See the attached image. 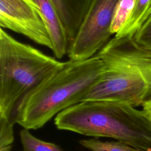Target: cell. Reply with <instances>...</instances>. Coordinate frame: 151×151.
Here are the masks:
<instances>
[{
  "instance_id": "6da1fadb",
  "label": "cell",
  "mask_w": 151,
  "mask_h": 151,
  "mask_svg": "<svg viewBox=\"0 0 151 151\" xmlns=\"http://www.w3.org/2000/svg\"><path fill=\"white\" fill-rule=\"evenodd\" d=\"M102 63L95 55L83 60H69L25 94L14 107L9 120L28 130L43 127L55 114L82 101L99 81Z\"/></svg>"
},
{
  "instance_id": "7a4b0ae2",
  "label": "cell",
  "mask_w": 151,
  "mask_h": 151,
  "mask_svg": "<svg viewBox=\"0 0 151 151\" xmlns=\"http://www.w3.org/2000/svg\"><path fill=\"white\" fill-rule=\"evenodd\" d=\"M96 55L102 63L101 77L82 101H118L136 107L151 98V50L134 35L110 38Z\"/></svg>"
},
{
  "instance_id": "2e32d148",
  "label": "cell",
  "mask_w": 151,
  "mask_h": 151,
  "mask_svg": "<svg viewBox=\"0 0 151 151\" xmlns=\"http://www.w3.org/2000/svg\"><path fill=\"white\" fill-rule=\"evenodd\" d=\"M151 15V2L148 6L147 12H146V20L148 18V17Z\"/></svg>"
},
{
  "instance_id": "e0dca14e",
  "label": "cell",
  "mask_w": 151,
  "mask_h": 151,
  "mask_svg": "<svg viewBox=\"0 0 151 151\" xmlns=\"http://www.w3.org/2000/svg\"><path fill=\"white\" fill-rule=\"evenodd\" d=\"M146 151H151V149H149L147 150Z\"/></svg>"
},
{
  "instance_id": "52a82bcc",
  "label": "cell",
  "mask_w": 151,
  "mask_h": 151,
  "mask_svg": "<svg viewBox=\"0 0 151 151\" xmlns=\"http://www.w3.org/2000/svg\"><path fill=\"white\" fill-rule=\"evenodd\" d=\"M32 1L45 21L52 44V51L57 59H61L68 54L70 43L57 12L50 0Z\"/></svg>"
},
{
  "instance_id": "277c9868",
  "label": "cell",
  "mask_w": 151,
  "mask_h": 151,
  "mask_svg": "<svg viewBox=\"0 0 151 151\" xmlns=\"http://www.w3.org/2000/svg\"><path fill=\"white\" fill-rule=\"evenodd\" d=\"M64 65L1 28L0 116L9 120L19 100Z\"/></svg>"
},
{
  "instance_id": "5bb4252c",
  "label": "cell",
  "mask_w": 151,
  "mask_h": 151,
  "mask_svg": "<svg viewBox=\"0 0 151 151\" xmlns=\"http://www.w3.org/2000/svg\"><path fill=\"white\" fill-rule=\"evenodd\" d=\"M136 40L151 50V15L134 35Z\"/></svg>"
},
{
  "instance_id": "5b68a950",
  "label": "cell",
  "mask_w": 151,
  "mask_h": 151,
  "mask_svg": "<svg viewBox=\"0 0 151 151\" xmlns=\"http://www.w3.org/2000/svg\"><path fill=\"white\" fill-rule=\"evenodd\" d=\"M119 0H91L76 36L70 44L69 60H83L94 56L110 40V25Z\"/></svg>"
},
{
  "instance_id": "8992f818",
  "label": "cell",
  "mask_w": 151,
  "mask_h": 151,
  "mask_svg": "<svg viewBox=\"0 0 151 151\" xmlns=\"http://www.w3.org/2000/svg\"><path fill=\"white\" fill-rule=\"evenodd\" d=\"M0 26L52 50L45 21L32 0H0Z\"/></svg>"
},
{
  "instance_id": "3957f363",
  "label": "cell",
  "mask_w": 151,
  "mask_h": 151,
  "mask_svg": "<svg viewBox=\"0 0 151 151\" xmlns=\"http://www.w3.org/2000/svg\"><path fill=\"white\" fill-rule=\"evenodd\" d=\"M54 124L59 130L113 138L139 151L151 149V123L142 111L125 103L82 101L58 113Z\"/></svg>"
},
{
  "instance_id": "4fadbf2b",
  "label": "cell",
  "mask_w": 151,
  "mask_h": 151,
  "mask_svg": "<svg viewBox=\"0 0 151 151\" xmlns=\"http://www.w3.org/2000/svg\"><path fill=\"white\" fill-rule=\"evenodd\" d=\"M13 126L7 118L0 116V151H11L14 140Z\"/></svg>"
},
{
  "instance_id": "8fae6325",
  "label": "cell",
  "mask_w": 151,
  "mask_h": 151,
  "mask_svg": "<svg viewBox=\"0 0 151 151\" xmlns=\"http://www.w3.org/2000/svg\"><path fill=\"white\" fill-rule=\"evenodd\" d=\"M19 137L23 151H64L59 146L53 143L36 138L26 128L21 130Z\"/></svg>"
},
{
  "instance_id": "9a60e30c",
  "label": "cell",
  "mask_w": 151,
  "mask_h": 151,
  "mask_svg": "<svg viewBox=\"0 0 151 151\" xmlns=\"http://www.w3.org/2000/svg\"><path fill=\"white\" fill-rule=\"evenodd\" d=\"M143 115L151 123V98L145 101L142 105Z\"/></svg>"
},
{
  "instance_id": "9c48e42d",
  "label": "cell",
  "mask_w": 151,
  "mask_h": 151,
  "mask_svg": "<svg viewBox=\"0 0 151 151\" xmlns=\"http://www.w3.org/2000/svg\"><path fill=\"white\" fill-rule=\"evenodd\" d=\"M151 0H136L134 9L123 28L116 34V37L133 36L146 21V14Z\"/></svg>"
},
{
  "instance_id": "ba28073f",
  "label": "cell",
  "mask_w": 151,
  "mask_h": 151,
  "mask_svg": "<svg viewBox=\"0 0 151 151\" xmlns=\"http://www.w3.org/2000/svg\"><path fill=\"white\" fill-rule=\"evenodd\" d=\"M61 19L70 44L74 40L91 0H50Z\"/></svg>"
},
{
  "instance_id": "7c38bea8",
  "label": "cell",
  "mask_w": 151,
  "mask_h": 151,
  "mask_svg": "<svg viewBox=\"0 0 151 151\" xmlns=\"http://www.w3.org/2000/svg\"><path fill=\"white\" fill-rule=\"evenodd\" d=\"M81 145L92 151H139L137 149L121 142H103L97 138L83 139Z\"/></svg>"
},
{
  "instance_id": "30bf717a",
  "label": "cell",
  "mask_w": 151,
  "mask_h": 151,
  "mask_svg": "<svg viewBox=\"0 0 151 151\" xmlns=\"http://www.w3.org/2000/svg\"><path fill=\"white\" fill-rule=\"evenodd\" d=\"M136 0H119L115 8L112 18L110 32L116 35L125 25L130 17Z\"/></svg>"
}]
</instances>
